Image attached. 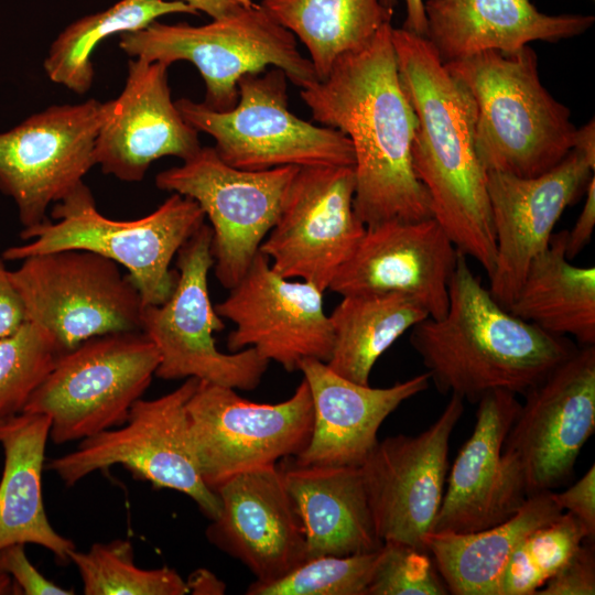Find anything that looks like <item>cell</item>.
Instances as JSON below:
<instances>
[{
	"label": "cell",
	"mask_w": 595,
	"mask_h": 595,
	"mask_svg": "<svg viewBox=\"0 0 595 595\" xmlns=\"http://www.w3.org/2000/svg\"><path fill=\"white\" fill-rule=\"evenodd\" d=\"M392 28L382 25L366 46L339 57L324 79L300 93L314 121L351 142L353 205L366 228L433 217L412 167L418 118L400 82Z\"/></svg>",
	"instance_id": "6da1fadb"
},
{
	"label": "cell",
	"mask_w": 595,
	"mask_h": 595,
	"mask_svg": "<svg viewBox=\"0 0 595 595\" xmlns=\"http://www.w3.org/2000/svg\"><path fill=\"white\" fill-rule=\"evenodd\" d=\"M402 88L416 115L412 167L432 216L465 256L493 272L496 240L487 172L475 150L476 106L426 37L392 28Z\"/></svg>",
	"instance_id": "7a4b0ae2"
},
{
	"label": "cell",
	"mask_w": 595,
	"mask_h": 595,
	"mask_svg": "<svg viewBox=\"0 0 595 595\" xmlns=\"http://www.w3.org/2000/svg\"><path fill=\"white\" fill-rule=\"evenodd\" d=\"M458 250L448 309L411 328L410 343L442 393L476 403L505 390L524 396L577 348L504 309Z\"/></svg>",
	"instance_id": "3957f363"
},
{
	"label": "cell",
	"mask_w": 595,
	"mask_h": 595,
	"mask_svg": "<svg viewBox=\"0 0 595 595\" xmlns=\"http://www.w3.org/2000/svg\"><path fill=\"white\" fill-rule=\"evenodd\" d=\"M444 64L475 101V150L486 172L538 176L573 149L577 128L571 111L542 85L529 45Z\"/></svg>",
	"instance_id": "277c9868"
},
{
	"label": "cell",
	"mask_w": 595,
	"mask_h": 595,
	"mask_svg": "<svg viewBox=\"0 0 595 595\" xmlns=\"http://www.w3.org/2000/svg\"><path fill=\"white\" fill-rule=\"evenodd\" d=\"M51 219L23 228L30 240L7 248L6 261L63 249H85L111 259L128 270L144 305H159L173 292L177 270L170 268L174 256L205 223V214L190 197L172 193L151 214L132 220H117L100 214L88 186L82 182L55 203Z\"/></svg>",
	"instance_id": "5b68a950"
},
{
	"label": "cell",
	"mask_w": 595,
	"mask_h": 595,
	"mask_svg": "<svg viewBox=\"0 0 595 595\" xmlns=\"http://www.w3.org/2000/svg\"><path fill=\"white\" fill-rule=\"evenodd\" d=\"M120 48L130 57L171 65L193 64L205 83L204 105L231 110L239 97L238 82L268 66L282 69L295 86L318 80L310 60L298 48L295 36L259 3L242 8L203 25H150L120 34Z\"/></svg>",
	"instance_id": "8992f818"
},
{
	"label": "cell",
	"mask_w": 595,
	"mask_h": 595,
	"mask_svg": "<svg viewBox=\"0 0 595 595\" xmlns=\"http://www.w3.org/2000/svg\"><path fill=\"white\" fill-rule=\"evenodd\" d=\"M238 93L236 106L227 111L188 98L175 100L184 120L214 139V150L228 165L246 171L355 165L347 136L290 110L288 77L282 69L245 75L238 82Z\"/></svg>",
	"instance_id": "52a82bcc"
},
{
	"label": "cell",
	"mask_w": 595,
	"mask_h": 595,
	"mask_svg": "<svg viewBox=\"0 0 595 595\" xmlns=\"http://www.w3.org/2000/svg\"><path fill=\"white\" fill-rule=\"evenodd\" d=\"M159 361L141 331L91 337L58 356L22 412L47 415L55 444L86 439L126 422Z\"/></svg>",
	"instance_id": "ba28073f"
},
{
	"label": "cell",
	"mask_w": 595,
	"mask_h": 595,
	"mask_svg": "<svg viewBox=\"0 0 595 595\" xmlns=\"http://www.w3.org/2000/svg\"><path fill=\"white\" fill-rule=\"evenodd\" d=\"M26 321L47 331L62 353L117 332L141 331L143 302L119 264L85 249L31 256L11 270Z\"/></svg>",
	"instance_id": "9c48e42d"
},
{
	"label": "cell",
	"mask_w": 595,
	"mask_h": 595,
	"mask_svg": "<svg viewBox=\"0 0 595 595\" xmlns=\"http://www.w3.org/2000/svg\"><path fill=\"white\" fill-rule=\"evenodd\" d=\"M198 383L191 377L156 399L140 398L120 428L83 439L75 451L51 459L46 467L72 486L119 464L154 487L185 494L209 520L216 519L221 502L201 476L188 435L186 403Z\"/></svg>",
	"instance_id": "30bf717a"
},
{
	"label": "cell",
	"mask_w": 595,
	"mask_h": 595,
	"mask_svg": "<svg viewBox=\"0 0 595 595\" xmlns=\"http://www.w3.org/2000/svg\"><path fill=\"white\" fill-rule=\"evenodd\" d=\"M212 228L205 223L177 251V280L159 305H144L141 332L154 344L160 361L155 376L164 380L197 378L240 390L256 389L269 360L253 347L223 353L213 334L225 328L212 304L208 272L214 264Z\"/></svg>",
	"instance_id": "8fae6325"
},
{
	"label": "cell",
	"mask_w": 595,
	"mask_h": 595,
	"mask_svg": "<svg viewBox=\"0 0 595 595\" xmlns=\"http://www.w3.org/2000/svg\"><path fill=\"white\" fill-rule=\"evenodd\" d=\"M236 389L201 381L186 403L191 447L206 485L298 456L313 429V402L303 378L278 403H257Z\"/></svg>",
	"instance_id": "7c38bea8"
},
{
	"label": "cell",
	"mask_w": 595,
	"mask_h": 595,
	"mask_svg": "<svg viewBox=\"0 0 595 595\" xmlns=\"http://www.w3.org/2000/svg\"><path fill=\"white\" fill-rule=\"evenodd\" d=\"M299 166L246 171L225 163L213 147L155 176L158 188L195 201L210 221L214 273L230 290L247 272L274 226Z\"/></svg>",
	"instance_id": "4fadbf2b"
},
{
	"label": "cell",
	"mask_w": 595,
	"mask_h": 595,
	"mask_svg": "<svg viewBox=\"0 0 595 595\" xmlns=\"http://www.w3.org/2000/svg\"><path fill=\"white\" fill-rule=\"evenodd\" d=\"M105 101L53 105L0 133V192L11 197L23 228L48 220L47 209L95 166Z\"/></svg>",
	"instance_id": "5bb4252c"
},
{
	"label": "cell",
	"mask_w": 595,
	"mask_h": 595,
	"mask_svg": "<svg viewBox=\"0 0 595 595\" xmlns=\"http://www.w3.org/2000/svg\"><path fill=\"white\" fill-rule=\"evenodd\" d=\"M355 186L354 166L299 169L259 248L277 273L328 290L366 231L354 210Z\"/></svg>",
	"instance_id": "9a60e30c"
},
{
	"label": "cell",
	"mask_w": 595,
	"mask_h": 595,
	"mask_svg": "<svg viewBox=\"0 0 595 595\" xmlns=\"http://www.w3.org/2000/svg\"><path fill=\"white\" fill-rule=\"evenodd\" d=\"M463 411V399L451 394L444 410L426 430L378 441L360 466L376 531L382 542H399L426 551L424 538L444 495L451 435Z\"/></svg>",
	"instance_id": "2e32d148"
},
{
	"label": "cell",
	"mask_w": 595,
	"mask_h": 595,
	"mask_svg": "<svg viewBox=\"0 0 595 595\" xmlns=\"http://www.w3.org/2000/svg\"><path fill=\"white\" fill-rule=\"evenodd\" d=\"M595 431V347L583 346L524 394L504 443L518 462L528 497L573 474Z\"/></svg>",
	"instance_id": "e0dca14e"
},
{
	"label": "cell",
	"mask_w": 595,
	"mask_h": 595,
	"mask_svg": "<svg viewBox=\"0 0 595 595\" xmlns=\"http://www.w3.org/2000/svg\"><path fill=\"white\" fill-rule=\"evenodd\" d=\"M323 293L310 282L281 277L259 250L228 296L215 305L236 326L227 337L228 350L253 347L289 372L305 359L327 363L334 335Z\"/></svg>",
	"instance_id": "ac0fdd59"
},
{
	"label": "cell",
	"mask_w": 595,
	"mask_h": 595,
	"mask_svg": "<svg viewBox=\"0 0 595 595\" xmlns=\"http://www.w3.org/2000/svg\"><path fill=\"white\" fill-rule=\"evenodd\" d=\"M595 164L582 152L570 153L548 172L520 177L487 172V192L496 240L489 292L507 310L527 270L550 244L565 208L586 190Z\"/></svg>",
	"instance_id": "d6986e66"
},
{
	"label": "cell",
	"mask_w": 595,
	"mask_h": 595,
	"mask_svg": "<svg viewBox=\"0 0 595 595\" xmlns=\"http://www.w3.org/2000/svg\"><path fill=\"white\" fill-rule=\"evenodd\" d=\"M458 250L433 218L387 221L366 228L328 290L344 295L399 294L431 318L448 309Z\"/></svg>",
	"instance_id": "ffe728a7"
},
{
	"label": "cell",
	"mask_w": 595,
	"mask_h": 595,
	"mask_svg": "<svg viewBox=\"0 0 595 595\" xmlns=\"http://www.w3.org/2000/svg\"><path fill=\"white\" fill-rule=\"evenodd\" d=\"M477 405L472 435L454 461L430 532L490 528L512 517L528 498L518 462L504 451L521 404L515 393L494 390Z\"/></svg>",
	"instance_id": "44dd1931"
},
{
	"label": "cell",
	"mask_w": 595,
	"mask_h": 595,
	"mask_svg": "<svg viewBox=\"0 0 595 595\" xmlns=\"http://www.w3.org/2000/svg\"><path fill=\"white\" fill-rule=\"evenodd\" d=\"M169 65L132 57L125 87L105 101L95 143V164L123 182L143 180L152 162L164 156L182 161L202 148L198 132L171 98Z\"/></svg>",
	"instance_id": "7402d4cb"
},
{
	"label": "cell",
	"mask_w": 595,
	"mask_h": 595,
	"mask_svg": "<svg viewBox=\"0 0 595 595\" xmlns=\"http://www.w3.org/2000/svg\"><path fill=\"white\" fill-rule=\"evenodd\" d=\"M221 502L206 537L268 583L306 560L305 538L277 465L238 473L214 490Z\"/></svg>",
	"instance_id": "603a6c76"
},
{
	"label": "cell",
	"mask_w": 595,
	"mask_h": 595,
	"mask_svg": "<svg viewBox=\"0 0 595 595\" xmlns=\"http://www.w3.org/2000/svg\"><path fill=\"white\" fill-rule=\"evenodd\" d=\"M299 370L313 402V429L304 450L294 457L302 465L361 466L378 443L382 422L405 400L428 389L423 374L386 388L350 381L326 363L305 359Z\"/></svg>",
	"instance_id": "cb8c5ba5"
},
{
	"label": "cell",
	"mask_w": 595,
	"mask_h": 595,
	"mask_svg": "<svg viewBox=\"0 0 595 595\" xmlns=\"http://www.w3.org/2000/svg\"><path fill=\"white\" fill-rule=\"evenodd\" d=\"M426 39L443 63L486 51L513 53L533 41L581 35L594 15L547 14L530 0H425Z\"/></svg>",
	"instance_id": "d4e9b609"
},
{
	"label": "cell",
	"mask_w": 595,
	"mask_h": 595,
	"mask_svg": "<svg viewBox=\"0 0 595 595\" xmlns=\"http://www.w3.org/2000/svg\"><path fill=\"white\" fill-rule=\"evenodd\" d=\"M305 538L306 560L379 550V538L360 466L278 465Z\"/></svg>",
	"instance_id": "484cf974"
},
{
	"label": "cell",
	"mask_w": 595,
	"mask_h": 595,
	"mask_svg": "<svg viewBox=\"0 0 595 595\" xmlns=\"http://www.w3.org/2000/svg\"><path fill=\"white\" fill-rule=\"evenodd\" d=\"M51 419L21 412L0 422L4 465L0 479V550L15 543H34L62 563L75 543L51 526L42 493V470Z\"/></svg>",
	"instance_id": "4316f807"
},
{
	"label": "cell",
	"mask_w": 595,
	"mask_h": 595,
	"mask_svg": "<svg viewBox=\"0 0 595 595\" xmlns=\"http://www.w3.org/2000/svg\"><path fill=\"white\" fill-rule=\"evenodd\" d=\"M562 512L552 491H542L529 496L504 522L466 533L429 532L424 545L450 594L501 595L505 571L515 549L531 531Z\"/></svg>",
	"instance_id": "83f0119b"
},
{
	"label": "cell",
	"mask_w": 595,
	"mask_h": 595,
	"mask_svg": "<svg viewBox=\"0 0 595 595\" xmlns=\"http://www.w3.org/2000/svg\"><path fill=\"white\" fill-rule=\"evenodd\" d=\"M566 238L567 230L553 235L549 246L533 258L507 311L547 333L569 334L583 346H593L595 268L569 262Z\"/></svg>",
	"instance_id": "f1b7e54d"
},
{
	"label": "cell",
	"mask_w": 595,
	"mask_h": 595,
	"mask_svg": "<svg viewBox=\"0 0 595 595\" xmlns=\"http://www.w3.org/2000/svg\"><path fill=\"white\" fill-rule=\"evenodd\" d=\"M260 4L306 47L318 80L339 57L366 46L393 15L380 0H261Z\"/></svg>",
	"instance_id": "f546056e"
},
{
	"label": "cell",
	"mask_w": 595,
	"mask_h": 595,
	"mask_svg": "<svg viewBox=\"0 0 595 595\" xmlns=\"http://www.w3.org/2000/svg\"><path fill=\"white\" fill-rule=\"evenodd\" d=\"M328 317L334 343L327 366L366 386L379 357L429 315L399 294H351L344 295Z\"/></svg>",
	"instance_id": "4dcf8cb0"
},
{
	"label": "cell",
	"mask_w": 595,
	"mask_h": 595,
	"mask_svg": "<svg viewBox=\"0 0 595 595\" xmlns=\"http://www.w3.org/2000/svg\"><path fill=\"white\" fill-rule=\"evenodd\" d=\"M199 14L177 0H120L110 8L85 15L67 25L53 41L44 60L47 77L77 95L94 83L93 53L113 34L143 29L167 14Z\"/></svg>",
	"instance_id": "1f68e13d"
},
{
	"label": "cell",
	"mask_w": 595,
	"mask_h": 595,
	"mask_svg": "<svg viewBox=\"0 0 595 595\" xmlns=\"http://www.w3.org/2000/svg\"><path fill=\"white\" fill-rule=\"evenodd\" d=\"M73 562L86 595H184L187 582L173 569L144 570L133 562L129 540L95 543L86 552L72 550Z\"/></svg>",
	"instance_id": "d6a6232c"
},
{
	"label": "cell",
	"mask_w": 595,
	"mask_h": 595,
	"mask_svg": "<svg viewBox=\"0 0 595 595\" xmlns=\"http://www.w3.org/2000/svg\"><path fill=\"white\" fill-rule=\"evenodd\" d=\"M586 539L594 541L585 526L566 511L531 531L511 554L501 595H536Z\"/></svg>",
	"instance_id": "836d02e7"
},
{
	"label": "cell",
	"mask_w": 595,
	"mask_h": 595,
	"mask_svg": "<svg viewBox=\"0 0 595 595\" xmlns=\"http://www.w3.org/2000/svg\"><path fill=\"white\" fill-rule=\"evenodd\" d=\"M61 354L54 337L30 321L0 338V422L23 411Z\"/></svg>",
	"instance_id": "e575fe53"
},
{
	"label": "cell",
	"mask_w": 595,
	"mask_h": 595,
	"mask_svg": "<svg viewBox=\"0 0 595 595\" xmlns=\"http://www.w3.org/2000/svg\"><path fill=\"white\" fill-rule=\"evenodd\" d=\"M380 549L345 556L307 559L278 580L251 583L246 594L367 595Z\"/></svg>",
	"instance_id": "d590c367"
},
{
	"label": "cell",
	"mask_w": 595,
	"mask_h": 595,
	"mask_svg": "<svg viewBox=\"0 0 595 595\" xmlns=\"http://www.w3.org/2000/svg\"><path fill=\"white\" fill-rule=\"evenodd\" d=\"M448 589L428 551L383 542L367 595H446Z\"/></svg>",
	"instance_id": "8d00e7d4"
},
{
	"label": "cell",
	"mask_w": 595,
	"mask_h": 595,
	"mask_svg": "<svg viewBox=\"0 0 595 595\" xmlns=\"http://www.w3.org/2000/svg\"><path fill=\"white\" fill-rule=\"evenodd\" d=\"M594 541L586 539L570 561L536 595H594Z\"/></svg>",
	"instance_id": "74e56055"
},
{
	"label": "cell",
	"mask_w": 595,
	"mask_h": 595,
	"mask_svg": "<svg viewBox=\"0 0 595 595\" xmlns=\"http://www.w3.org/2000/svg\"><path fill=\"white\" fill-rule=\"evenodd\" d=\"M0 574H8L15 591L25 595H73L74 591L64 588L47 580L29 561L24 544L15 543L0 550Z\"/></svg>",
	"instance_id": "f35d334b"
},
{
	"label": "cell",
	"mask_w": 595,
	"mask_h": 595,
	"mask_svg": "<svg viewBox=\"0 0 595 595\" xmlns=\"http://www.w3.org/2000/svg\"><path fill=\"white\" fill-rule=\"evenodd\" d=\"M560 508L575 516L595 538V467L594 464L572 486L561 493H553Z\"/></svg>",
	"instance_id": "ab89813d"
},
{
	"label": "cell",
	"mask_w": 595,
	"mask_h": 595,
	"mask_svg": "<svg viewBox=\"0 0 595 595\" xmlns=\"http://www.w3.org/2000/svg\"><path fill=\"white\" fill-rule=\"evenodd\" d=\"M4 261L0 257V338L13 333L26 321L22 300Z\"/></svg>",
	"instance_id": "60d3db41"
},
{
	"label": "cell",
	"mask_w": 595,
	"mask_h": 595,
	"mask_svg": "<svg viewBox=\"0 0 595 595\" xmlns=\"http://www.w3.org/2000/svg\"><path fill=\"white\" fill-rule=\"evenodd\" d=\"M586 199L583 209L571 231L567 230L565 257L575 258L588 244L595 226V177L586 186Z\"/></svg>",
	"instance_id": "b9f144b4"
},
{
	"label": "cell",
	"mask_w": 595,
	"mask_h": 595,
	"mask_svg": "<svg viewBox=\"0 0 595 595\" xmlns=\"http://www.w3.org/2000/svg\"><path fill=\"white\" fill-rule=\"evenodd\" d=\"M380 2L390 10H393L397 4V0H380ZM404 2L405 19L402 29L425 37L428 33V22L424 11V1L404 0Z\"/></svg>",
	"instance_id": "7bdbcfd3"
},
{
	"label": "cell",
	"mask_w": 595,
	"mask_h": 595,
	"mask_svg": "<svg viewBox=\"0 0 595 595\" xmlns=\"http://www.w3.org/2000/svg\"><path fill=\"white\" fill-rule=\"evenodd\" d=\"M187 3L198 13L204 12L212 19H219L242 8L250 7L253 0H177Z\"/></svg>",
	"instance_id": "ee69618b"
},
{
	"label": "cell",
	"mask_w": 595,
	"mask_h": 595,
	"mask_svg": "<svg viewBox=\"0 0 595 595\" xmlns=\"http://www.w3.org/2000/svg\"><path fill=\"white\" fill-rule=\"evenodd\" d=\"M187 582L190 593L194 594H223L225 585L208 571L195 572Z\"/></svg>",
	"instance_id": "f6af8a7d"
},
{
	"label": "cell",
	"mask_w": 595,
	"mask_h": 595,
	"mask_svg": "<svg viewBox=\"0 0 595 595\" xmlns=\"http://www.w3.org/2000/svg\"><path fill=\"white\" fill-rule=\"evenodd\" d=\"M573 149L582 152L595 164V121L589 120L586 125L576 129Z\"/></svg>",
	"instance_id": "bcb514c9"
},
{
	"label": "cell",
	"mask_w": 595,
	"mask_h": 595,
	"mask_svg": "<svg viewBox=\"0 0 595 595\" xmlns=\"http://www.w3.org/2000/svg\"><path fill=\"white\" fill-rule=\"evenodd\" d=\"M14 584L8 574H0V595L15 593Z\"/></svg>",
	"instance_id": "7dc6e473"
}]
</instances>
